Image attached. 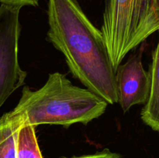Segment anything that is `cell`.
<instances>
[{"label": "cell", "instance_id": "6da1fadb", "mask_svg": "<svg viewBox=\"0 0 159 158\" xmlns=\"http://www.w3.org/2000/svg\"><path fill=\"white\" fill-rule=\"evenodd\" d=\"M48 40L65 58L70 72L108 104L117 103L116 70L100 29L77 0H48Z\"/></svg>", "mask_w": 159, "mask_h": 158}, {"label": "cell", "instance_id": "7a4b0ae2", "mask_svg": "<svg viewBox=\"0 0 159 158\" xmlns=\"http://www.w3.org/2000/svg\"><path fill=\"white\" fill-rule=\"evenodd\" d=\"M108 103L93 91L74 85L66 75L51 73L40 88L25 86L16 106L12 110L24 125H60L89 122L104 114Z\"/></svg>", "mask_w": 159, "mask_h": 158}, {"label": "cell", "instance_id": "3957f363", "mask_svg": "<svg viewBox=\"0 0 159 158\" xmlns=\"http://www.w3.org/2000/svg\"><path fill=\"white\" fill-rule=\"evenodd\" d=\"M158 29L159 0H107L100 30L115 70Z\"/></svg>", "mask_w": 159, "mask_h": 158}, {"label": "cell", "instance_id": "277c9868", "mask_svg": "<svg viewBox=\"0 0 159 158\" xmlns=\"http://www.w3.org/2000/svg\"><path fill=\"white\" fill-rule=\"evenodd\" d=\"M20 9L0 6V108L16 90L24 85L27 76L18 57Z\"/></svg>", "mask_w": 159, "mask_h": 158}, {"label": "cell", "instance_id": "5b68a950", "mask_svg": "<svg viewBox=\"0 0 159 158\" xmlns=\"http://www.w3.org/2000/svg\"><path fill=\"white\" fill-rule=\"evenodd\" d=\"M143 47L116 69L118 102L124 112L134 105H144L150 93V77L142 63Z\"/></svg>", "mask_w": 159, "mask_h": 158}, {"label": "cell", "instance_id": "8992f818", "mask_svg": "<svg viewBox=\"0 0 159 158\" xmlns=\"http://www.w3.org/2000/svg\"><path fill=\"white\" fill-rule=\"evenodd\" d=\"M158 33V43L152 52V63L148 70L150 93L141 112V118L144 124L159 133V29Z\"/></svg>", "mask_w": 159, "mask_h": 158}, {"label": "cell", "instance_id": "52a82bcc", "mask_svg": "<svg viewBox=\"0 0 159 158\" xmlns=\"http://www.w3.org/2000/svg\"><path fill=\"white\" fill-rule=\"evenodd\" d=\"M23 125L21 118L12 111L0 118V158H16L17 137Z\"/></svg>", "mask_w": 159, "mask_h": 158}, {"label": "cell", "instance_id": "ba28073f", "mask_svg": "<svg viewBox=\"0 0 159 158\" xmlns=\"http://www.w3.org/2000/svg\"><path fill=\"white\" fill-rule=\"evenodd\" d=\"M36 127L23 125L17 137L16 158H43L35 132Z\"/></svg>", "mask_w": 159, "mask_h": 158}, {"label": "cell", "instance_id": "9c48e42d", "mask_svg": "<svg viewBox=\"0 0 159 158\" xmlns=\"http://www.w3.org/2000/svg\"><path fill=\"white\" fill-rule=\"evenodd\" d=\"M60 158H122L120 153L110 151L108 149L102 150L99 152H96L90 154H85L82 156H74L71 157H60Z\"/></svg>", "mask_w": 159, "mask_h": 158}, {"label": "cell", "instance_id": "30bf717a", "mask_svg": "<svg viewBox=\"0 0 159 158\" xmlns=\"http://www.w3.org/2000/svg\"><path fill=\"white\" fill-rule=\"evenodd\" d=\"M1 4L23 8V6H37L39 0H0Z\"/></svg>", "mask_w": 159, "mask_h": 158}]
</instances>
